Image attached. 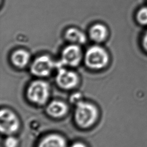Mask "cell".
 Returning <instances> with one entry per match:
<instances>
[{"mask_svg":"<svg viewBox=\"0 0 147 147\" xmlns=\"http://www.w3.org/2000/svg\"><path fill=\"white\" fill-rule=\"evenodd\" d=\"M98 115V110L94 104L83 100L76 105L75 121L81 128L87 129L92 126L96 122Z\"/></svg>","mask_w":147,"mask_h":147,"instance_id":"cell-1","label":"cell"},{"mask_svg":"<svg viewBox=\"0 0 147 147\" xmlns=\"http://www.w3.org/2000/svg\"><path fill=\"white\" fill-rule=\"evenodd\" d=\"M84 60L88 68L92 69H100L109 63V55L103 47L94 45L87 50Z\"/></svg>","mask_w":147,"mask_h":147,"instance_id":"cell-2","label":"cell"},{"mask_svg":"<svg viewBox=\"0 0 147 147\" xmlns=\"http://www.w3.org/2000/svg\"><path fill=\"white\" fill-rule=\"evenodd\" d=\"M50 95V87L45 81L36 80L28 86L26 96L32 103L41 106L47 103Z\"/></svg>","mask_w":147,"mask_h":147,"instance_id":"cell-3","label":"cell"},{"mask_svg":"<svg viewBox=\"0 0 147 147\" xmlns=\"http://www.w3.org/2000/svg\"><path fill=\"white\" fill-rule=\"evenodd\" d=\"M20 126L17 115L11 110L2 109L0 112V129L2 134L13 135L16 133Z\"/></svg>","mask_w":147,"mask_h":147,"instance_id":"cell-4","label":"cell"},{"mask_svg":"<svg viewBox=\"0 0 147 147\" xmlns=\"http://www.w3.org/2000/svg\"><path fill=\"white\" fill-rule=\"evenodd\" d=\"M83 57L80 47L78 44H71L67 46L62 51L61 60L56 64L57 68L63 65L75 67L79 65Z\"/></svg>","mask_w":147,"mask_h":147,"instance_id":"cell-5","label":"cell"},{"mask_svg":"<svg viewBox=\"0 0 147 147\" xmlns=\"http://www.w3.org/2000/svg\"><path fill=\"white\" fill-rule=\"evenodd\" d=\"M56 67L53 60L48 55H41L37 57L30 66L31 73L38 77L48 76L53 68Z\"/></svg>","mask_w":147,"mask_h":147,"instance_id":"cell-6","label":"cell"},{"mask_svg":"<svg viewBox=\"0 0 147 147\" xmlns=\"http://www.w3.org/2000/svg\"><path fill=\"white\" fill-rule=\"evenodd\" d=\"M58 68L56 81L60 87L65 90H71L78 84L79 77L76 72L68 70L63 67Z\"/></svg>","mask_w":147,"mask_h":147,"instance_id":"cell-7","label":"cell"},{"mask_svg":"<svg viewBox=\"0 0 147 147\" xmlns=\"http://www.w3.org/2000/svg\"><path fill=\"white\" fill-rule=\"evenodd\" d=\"M47 113L53 118H60L64 117L68 111L67 105L61 100H55L51 102L47 107Z\"/></svg>","mask_w":147,"mask_h":147,"instance_id":"cell-8","label":"cell"},{"mask_svg":"<svg viewBox=\"0 0 147 147\" xmlns=\"http://www.w3.org/2000/svg\"><path fill=\"white\" fill-rule=\"evenodd\" d=\"M65 139L57 134H51L44 137L37 147H67Z\"/></svg>","mask_w":147,"mask_h":147,"instance_id":"cell-9","label":"cell"},{"mask_svg":"<svg viewBox=\"0 0 147 147\" xmlns=\"http://www.w3.org/2000/svg\"><path fill=\"white\" fill-rule=\"evenodd\" d=\"M29 53L22 49L14 51L11 55V61L17 68H23L25 67L30 61Z\"/></svg>","mask_w":147,"mask_h":147,"instance_id":"cell-10","label":"cell"},{"mask_svg":"<svg viewBox=\"0 0 147 147\" xmlns=\"http://www.w3.org/2000/svg\"><path fill=\"white\" fill-rule=\"evenodd\" d=\"M108 34L109 31L107 27L99 23L93 25L89 30L90 38L96 42L104 41L107 38Z\"/></svg>","mask_w":147,"mask_h":147,"instance_id":"cell-11","label":"cell"},{"mask_svg":"<svg viewBox=\"0 0 147 147\" xmlns=\"http://www.w3.org/2000/svg\"><path fill=\"white\" fill-rule=\"evenodd\" d=\"M65 38L74 44H82L86 41V34L75 28H69L65 32Z\"/></svg>","mask_w":147,"mask_h":147,"instance_id":"cell-12","label":"cell"},{"mask_svg":"<svg viewBox=\"0 0 147 147\" xmlns=\"http://www.w3.org/2000/svg\"><path fill=\"white\" fill-rule=\"evenodd\" d=\"M18 140L12 135H9L4 140L5 147H18Z\"/></svg>","mask_w":147,"mask_h":147,"instance_id":"cell-13","label":"cell"},{"mask_svg":"<svg viewBox=\"0 0 147 147\" xmlns=\"http://www.w3.org/2000/svg\"><path fill=\"white\" fill-rule=\"evenodd\" d=\"M137 20L141 24H147V7H142L138 11Z\"/></svg>","mask_w":147,"mask_h":147,"instance_id":"cell-14","label":"cell"},{"mask_svg":"<svg viewBox=\"0 0 147 147\" xmlns=\"http://www.w3.org/2000/svg\"><path fill=\"white\" fill-rule=\"evenodd\" d=\"M70 101L75 106L83 101L82 95L80 93L76 92L73 94L70 97Z\"/></svg>","mask_w":147,"mask_h":147,"instance_id":"cell-15","label":"cell"},{"mask_svg":"<svg viewBox=\"0 0 147 147\" xmlns=\"http://www.w3.org/2000/svg\"><path fill=\"white\" fill-rule=\"evenodd\" d=\"M71 147H87V146L83 142H76L73 144Z\"/></svg>","mask_w":147,"mask_h":147,"instance_id":"cell-16","label":"cell"},{"mask_svg":"<svg viewBox=\"0 0 147 147\" xmlns=\"http://www.w3.org/2000/svg\"><path fill=\"white\" fill-rule=\"evenodd\" d=\"M143 46L145 49L147 51V32L145 33L143 38Z\"/></svg>","mask_w":147,"mask_h":147,"instance_id":"cell-17","label":"cell"}]
</instances>
